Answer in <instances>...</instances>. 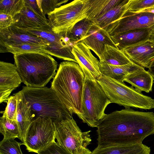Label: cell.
Instances as JSON below:
<instances>
[{
	"instance_id": "obj_1",
	"label": "cell",
	"mask_w": 154,
	"mask_h": 154,
	"mask_svg": "<svg viewBox=\"0 0 154 154\" xmlns=\"http://www.w3.org/2000/svg\"><path fill=\"white\" fill-rule=\"evenodd\" d=\"M96 127L98 146L140 143L154 134V113L125 108L106 114Z\"/></svg>"
},
{
	"instance_id": "obj_2",
	"label": "cell",
	"mask_w": 154,
	"mask_h": 154,
	"mask_svg": "<svg viewBox=\"0 0 154 154\" xmlns=\"http://www.w3.org/2000/svg\"><path fill=\"white\" fill-rule=\"evenodd\" d=\"M85 76L78 64L61 62L51 83V88L70 113L82 120V102Z\"/></svg>"
},
{
	"instance_id": "obj_3",
	"label": "cell",
	"mask_w": 154,
	"mask_h": 154,
	"mask_svg": "<svg viewBox=\"0 0 154 154\" xmlns=\"http://www.w3.org/2000/svg\"><path fill=\"white\" fill-rule=\"evenodd\" d=\"M14 63L26 86L45 87L56 74L57 62L49 54L41 52L14 54Z\"/></svg>"
},
{
	"instance_id": "obj_4",
	"label": "cell",
	"mask_w": 154,
	"mask_h": 154,
	"mask_svg": "<svg viewBox=\"0 0 154 154\" xmlns=\"http://www.w3.org/2000/svg\"><path fill=\"white\" fill-rule=\"evenodd\" d=\"M20 91L30 106L34 119L38 117L49 118L55 123L72 117L51 88L25 86Z\"/></svg>"
},
{
	"instance_id": "obj_5",
	"label": "cell",
	"mask_w": 154,
	"mask_h": 154,
	"mask_svg": "<svg viewBox=\"0 0 154 154\" xmlns=\"http://www.w3.org/2000/svg\"><path fill=\"white\" fill-rule=\"evenodd\" d=\"M111 103L125 108H135L144 109H154V99L144 95L132 86L126 85L102 74L96 79Z\"/></svg>"
},
{
	"instance_id": "obj_6",
	"label": "cell",
	"mask_w": 154,
	"mask_h": 154,
	"mask_svg": "<svg viewBox=\"0 0 154 154\" xmlns=\"http://www.w3.org/2000/svg\"><path fill=\"white\" fill-rule=\"evenodd\" d=\"M111 102L96 80L85 76L82 109V122L91 127H96L98 122L106 115L105 111Z\"/></svg>"
},
{
	"instance_id": "obj_7",
	"label": "cell",
	"mask_w": 154,
	"mask_h": 154,
	"mask_svg": "<svg viewBox=\"0 0 154 154\" xmlns=\"http://www.w3.org/2000/svg\"><path fill=\"white\" fill-rule=\"evenodd\" d=\"M20 28L49 44L45 49V53L60 59L77 63L72 52L73 47L77 42L69 37V32L63 34H56L49 24L34 28Z\"/></svg>"
},
{
	"instance_id": "obj_8",
	"label": "cell",
	"mask_w": 154,
	"mask_h": 154,
	"mask_svg": "<svg viewBox=\"0 0 154 154\" xmlns=\"http://www.w3.org/2000/svg\"><path fill=\"white\" fill-rule=\"evenodd\" d=\"M57 143L71 154H90L87 147L91 141V131L82 132L72 117L54 123Z\"/></svg>"
},
{
	"instance_id": "obj_9",
	"label": "cell",
	"mask_w": 154,
	"mask_h": 154,
	"mask_svg": "<svg viewBox=\"0 0 154 154\" xmlns=\"http://www.w3.org/2000/svg\"><path fill=\"white\" fill-rule=\"evenodd\" d=\"M86 0H75L61 5L48 15L52 31L62 34L69 31L76 23L87 18Z\"/></svg>"
},
{
	"instance_id": "obj_10",
	"label": "cell",
	"mask_w": 154,
	"mask_h": 154,
	"mask_svg": "<svg viewBox=\"0 0 154 154\" xmlns=\"http://www.w3.org/2000/svg\"><path fill=\"white\" fill-rule=\"evenodd\" d=\"M56 128L50 119L38 117L32 122L22 144L30 152H38L55 141Z\"/></svg>"
},
{
	"instance_id": "obj_11",
	"label": "cell",
	"mask_w": 154,
	"mask_h": 154,
	"mask_svg": "<svg viewBox=\"0 0 154 154\" xmlns=\"http://www.w3.org/2000/svg\"><path fill=\"white\" fill-rule=\"evenodd\" d=\"M154 25V13H133L126 11L121 18L104 29L112 35L136 29L149 28Z\"/></svg>"
},
{
	"instance_id": "obj_12",
	"label": "cell",
	"mask_w": 154,
	"mask_h": 154,
	"mask_svg": "<svg viewBox=\"0 0 154 154\" xmlns=\"http://www.w3.org/2000/svg\"><path fill=\"white\" fill-rule=\"evenodd\" d=\"M72 52L85 76L93 80H96L102 74L100 69L99 61L93 55L88 48L79 42L74 45Z\"/></svg>"
},
{
	"instance_id": "obj_13",
	"label": "cell",
	"mask_w": 154,
	"mask_h": 154,
	"mask_svg": "<svg viewBox=\"0 0 154 154\" xmlns=\"http://www.w3.org/2000/svg\"><path fill=\"white\" fill-rule=\"evenodd\" d=\"M22 82L14 64L0 62V103L7 102L12 92Z\"/></svg>"
},
{
	"instance_id": "obj_14",
	"label": "cell",
	"mask_w": 154,
	"mask_h": 154,
	"mask_svg": "<svg viewBox=\"0 0 154 154\" xmlns=\"http://www.w3.org/2000/svg\"><path fill=\"white\" fill-rule=\"evenodd\" d=\"M23 44L48 46L42 39L31 35L13 25L0 30V50L9 46Z\"/></svg>"
},
{
	"instance_id": "obj_15",
	"label": "cell",
	"mask_w": 154,
	"mask_h": 154,
	"mask_svg": "<svg viewBox=\"0 0 154 154\" xmlns=\"http://www.w3.org/2000/svg\"><path fill=\"white\" fill-rule=\"evenodd\" d=\"M122 51L132 62L149 68L154 59V44L149 40L126 47Z\"/></svg>"
},
{
	"instance_id": "obj_16",
	"label": "cell",
	"mask_w": 154,
	"mask_h": 154,
	"mask_svg": "<svg viewBox=\"0 0 154 154\" xmlns=\"http://www.w3.org/2000/svg\"><path fill=\"white\" fill-rule=\"evenodd\" d=\"M80 42L93 51L99 59L104 51L105 45L117 48L109 33L106 30L99 27L93 23L86 36Z\"/></svg>"
},
{
	"instance_id": "obj_17",
	"label": "cell",
	"mask_w": 154,
	"mask_h": 154,
	"mask_svg": "<svg viewBox=\"0 0 154 154\" xmlns=\"http://www.w3.org/2000/svg\"><path fill=\"white\" fill-rule=\"evenodd\" d=\"M17 100V107L16 120L20 134V140L22 142L26 131L34 117L32 112L30 106L20 91L14 94Z\"/></svg>"
},
{
	"instance_id": "obj_18",
	"label": "cell",
	"mask_w": 154,
	"mask_h": 154,
	"mask_svg": "<svg viewBox=\"0 0 154 154\" xmlns=\"http://www.w3.org/2000/svg\"><path fill=\"white\" fill-rule=\"evenodd\" d=\"M149 28L134 29L110 35L116 47L121 50L130 46L149 40Z\"/></svg>"
},
{
	"instance_id": "obj_19",
	"label": "cell",
	"mask_w": 154,
	"mask_h": 154,
	"mask_svg": "<svg viewBox=\"0 0 154 154\" xmlns=\"http://www.w3.org/2000/svg\"><path fill=\"white\" fill-rule=\"evenodd\" d=\"M150 148L142 143L129 145L97 146L90 154H150Z\"/></svg>"
},
{
	"instance_id": "obj_20",
	"label": "cell",
	"mask_w": 154,
	"mask_h": 154,
	"mask_svg": "<svg viewBox=\"0 0 154 154\" xmlns=\"http://www.w3.org/2000/svg\"><path fill=\"white\" fill-rule=\"evenodd\" d=\"M154 79L145 68H141L126 75L122 81L126 82L141 91L149 93L152 90Z\"/></svg>"
},
{
	"instance_id": "obj_21",
	"label": "cell",
	"mask_w": 154,
	"mask_h": 154,
	"mask_svg": "<svg viewBox=\"0 0 154 154\" xmlns=\"http://www.w3.org/2000/svg\"><path fill=\"white\" fill-rule=\"evenodd\" d=\"M13 19V25L21 28H34L49 24L48 19L38 15L25 5Z\"/></svg>"
},
{
	"instance_id": "obj_22",
	"label": "cell",
	"mask_w": 154,
	"mask_h": 154,
	"mask_svg": "<svg viewBox=\"0 0 154 154\" xmlns=\"http://www.w3.org/2000/svg\"><path fill=\"white\" fill-rule=\"evenodd\" d=\"M122 1L86 0V18L93 22L117 6Z\"/></svg>"
},
{
	"instance_id": "obj_23",
	"label": "cell",
	"mask_w": 154,
	"mask_h": 154,
	"mask_svg": "<svg viewBox=\"0 0 154 154\" xmlns=\"http://www.w3.org/2000/svg\"><path fill=\"white\" fill-rule=\"evenodd\" d=\"M99 66L102 74L121 81L127 75L142 67L134 63L122 66H116L100 61Z\"/></svg>"
},
{
	"instance_id": "obj_24",
	"label": "cell",
	"mask_w": 154,
	"mask_h": 154,
	"mask_svg": "<svg viewBox=\"0 0 154 154\" xmlns=\"http://www.w3.org/2000/svg\"><path fill=\"white\" fill-rule=\"evenodd\" d=\"M99 61L116 66H122L134 63L121 50L107 45H105Z\"/></svg>"
},
{
	"instance_id": "obj_25",
	"label": "cell",
	"mask_w": 154,
	"mask_h": 154,
	"mask_svg": "<svg viewBox=\"0 0 154 154\" xmlns=\"http://www.w3.org/2000/svg\"><path fill=\"white\" fill-rule=\"evenodd\" d=\"M128 1L129 0H122L117 6L93 22L99 27L105 28L123 16L127 11Z\"/></svg>"
},
{
	"instance_id": "obj_26",
	"label": "cell",
	"mask_w": 154,
	"mask_h": 154,
	"mask_svg": "<svg viewBox=\"0 0 154 154\" xmlns=\"http://www.w3.org/2000/svg\"><path fill=\"white\" fill-rule=\"evenodd\" d=\"M0 132L3 135L4 139H20V132L16 120L10 119L3 115L0 118Z\"/></svg>"
},
{
	"instance_id": "obj_27",
	"label": "cell",
	"mask_w": 154,
	"mask_h": 154,
	"mask_svg": "<svg viewBox=\"0 0 154 154\" xmlns=\"http://www.w3.org/2000/svg\"><path fill=\"white\" fill-rule=\"evenodd\" d=\"M93 22L87 18L83 19L75 24L69 31V37L77 43L87 35Z\"/></svg>"
},
{
	"instance_id": "obj_28",
	"label": "cell",
	"mask_w": 154,
	"mask_h": 154,
	"mask_svg": "<svg viewBox=\"0 0 154 154\" xmlns=\"http://www.w3.org/2000/svg\"><path fill=\"white\" fill-rule=\"evenodd\" d=\"M47 45L29 44H18L7 46L0 50L1 53L9 52L13 54L27 53H45Z\"/></svg>"
},
{
	"instance_id": "obj_29",
	"label": "cell",
	"mask_w": 154,
	"mask_h": 154,
	"mask_svg": "<svg viewBox=\"0 0 154 154\" xmlns=\"http://www.w3.org/2000/svg\"><path fill=\"white\" fill-rule=\"evenodd\" d=\"M25 6L24 0H0V12L10 15L14 17Z\"/></svg>"
},
{
	"instance_id": "obj_30",
	"label": "cell",
	"mask_w": 154,
	"mask_h": 154,
	"mask_svg": "<svg viewBox=\"0 0 154 154\" xmlns=\"http://www.w3.org/2000/svg\"><path fill=\"white\" fill-rule=\"evenodd\" d=\"M22 144L14 139H3L0 142V154H23L20 148Z\"/></svg>"
},
{
	"instance_id": "obj_31",
	"label": "cell",
	"mask_w": 154,
	"mask_h": 154,
	"mask_svg": "<svg viewBox=\"0 0 154 154\" xmlns=\"http://www.w3.org/2000/svg\"><path fill=\"white\" fill-rule=\"evenodd\" d=\"M153 7L154 0H129L126 11L137 13Z\"/></svg>"
},
{
	"instance_id": "obj_32",
	"label": "cell",
	"mask_w": 154,
	"mask_h": 154,
	"mask_svg": "<svg viewBox=\"0 0 154 154\" xmlns=\"http://www.w3.org/2000/svg\"><path fill=\"white\" fill-rule=\"evenodd\" d=\"M68 0H36L40 9L45 15L68 1Z\"/></svg>"
},
{
	"instance_id": "obj_33",
	"label": "cell",
	"mask_w": 154,
	"mask_h": 154,
	"mask_svg": "<svg viewBox=\"0 0 154 154\" xmlns=\"http://www.w3.org/2000/svg\"><path fill=\"white\" fill-rule=\"evenodd\" d=\"M17 107V100L16 96L14 94L9 97L5 110L1 112L3 116L12 120H16Z\"/></svg>"
},
{
	"instance_id": "obj_34",
	"label": "cell",
	"mask_w": 154,
	"mask_h": 154,
	"mask_svg": "<svg viewBox=\"0 0 154 154\" xmlns=\"http://www.w3.org/2000/svg\"><path fill=\"white\" fill-rule=\"evenodd\" d=\"M38 154H71L64 148L54 141L39 151Z\"/></svg>"
},
{
	"instance_id": "obj_35",
	"label": "cell",
	"mask_w": 154,
	"mask_h": 154,
	"mask_svg": "<svg viewBox=\"0 0 154 154\" xmlns=\"http://www.w3.org/2000/svg\"><path fill=\"white\" fill-rule=\"evenodd\" d=\"M14 24V19L10 15L0 12V30L6 29Z\"/></svg>"
},
{
	"instance_id": "obj_36",
	"label": "cell",
	"mask_w": 154,
	"mask_h": 154,
	"mask_svg": "<svg viewBox=\"0 0 154 154\" xmlns=\"http://www.w3.org/2000/svg\"><path fill=\"white\" fill-rule=\"evenodd\" d=\"M25 5L38 15L45 20H48L39 7L36 0H24Z\"/></svg>"
},
{
	"instance_id": "obj_37",
	"label": "cell",
	"mask_w": 154,
	"mask_h": 154,
	"mask_svg": "<svg viewBox=\"0 0 154 154\" xmlns=\"http://www.w3.org/2000/svg\"><path fill=\"white\" fill-rule=\"evenodd\" d=\"M147 71L152 76L154 79V59L151 63Z\"/></svg>"
},
{
	"instance_id": "obj_38",
	"label": "cell",
	"mask_w": 154,
	"mask_h": 154,
	"mask_svg": "<svg viewBox=\"0 0 154 154\" xmlns=\"http://www.w3.org/2000/svg\"><path fill=\"white\" fill-rule=\"evenodd\" d=\"M149 40L154 44V34H150Z\"/></svg>"
},
{
	"instance_id": "obj_39",
	"label": "cell",
	"mask_w": 154,
	"mask_h": 154,
	"mask_svg": "<svg viewBox=\"0 0 154 154\" xmlns=\"http://www.w3.org/2000/svg\"><path fill=\"white\" fill-rule=\"evenodd\" d=\"M150 34H154V25L149 28Z\"/></svg>"
}]
</instances>
